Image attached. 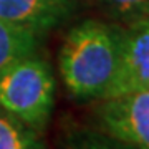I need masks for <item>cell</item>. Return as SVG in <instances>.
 <instances>
[{
    "label": "cell",
    "instance_id": "1",
    "mask_svg": "<svg viewBox=\"0 0 149 149\" xmlns=\"http://www.w3.org/2000/svg\"><path fill=\"white\" fill-rule=\"evenodd\" d=\"M121 43V23L88 18L74 25L58 53L60 74L70 95L80 101L101 100L116 74Z\"/></svg>",
    "mask_w": 149,
    "mask_h": 149
},
{
    "label": "cell",
    "instance_id": "2",
    "mask_svg": "<svg viewBox=\"0 0 149 149\" xmlns=\"http://www.w3.org/2000/svg\"><path fill=\"white\" fill-rule=\"evenodd\" d=\"M55 106V78L50 65L33 53L0 73V108L42 133Z\"/></svg>",
    "mask_w": 149,
    "mask_h": 149
},
{
    "label": "cell",
    "instance_id": "3",
    "mask_svg": "<svg viewBox=\"0 0 149 149\" xmlns=\"http://www.w3.org/2000/svg\"><path fill=\"white\" fill-rule=\"evenodd\" d=\"M95 118L100 131L138 149H149V90L103 98Z\"/></svg>",
    "mask_w": 149,
    "mask_h": 149
},
{
    "label": "cell",
    "instance_id": "4",
    "mask_svg": "<svg viewBox=\"0 0 149 149\" xmlns=\"http://www.w3.org/2000/svg\"><path fill=\"white\" fill-rule=\"evenodd\" d=\"M136 90H149V17L123 25L119 65L103 98Z\"/></svg>",
    "mask_w": 149,
    "mask_h": 149
},
{
    "label": "cell",
    "instance_id": "5",
    "mask_svg": "<svg viewBox=\"0 0 149 149\" xmlns=\"http://www.w3.org/2000/svg\"><path fill=\"white\" fill-rule=\"evenodd\" d=\"M74 10V0H0V18L28 28L42 38Z\"/></svg>",
    "mask_w": 149,
    "mask_h": 149
},
{
    "label": "cell",
    "instance_id": "6",
    "mask_svg": "<svg viewBox=\"0 0 149 149\" xmlns=\"http://www.w3.org/2000/svg\"><path fill=\"white\" fill-rule=\"evenodd\" d=\"M38 40L40 37L35 32L0 18V73L15 61L35 53Z\"/></svg>",
    "mask_w": 149,
    "mask_h": 149
},
{
    "label": "cell",
    "instance_id": "7",
    "mask_svg": "<svg viewBox=\"0 0 149 149\" xmlns=\"http://www.w3.org/2000/svg\"><path fill=\"white\" fill-rule=\"evenodd\" d=\"M0 149H43L40 133L0 108Z\"/></svg>",
    "mask_w": 149,
    "mask_h": 149
},
{
    "label": "cell",
    "instance_id": "8",
    "mask_svg": "<svg viewBox=\"0 0 149 149\" xmlns=\"http://www.w3.org/2000/svg\"><path fill=\"white\" fill-rule=\"evenodd\" d=\"M108 13L121 25L149 17V0H100Z\"/></svg>",
    "mask_w": 149,
    "mask_h": 149
},
{
    "label": "cell",
    "instance_id": "9",
    "mask_svg": "<svg viewBox=\"0 0 149 149\" xmlns=\"http://www.w3.org/2000/svg\"><path fill=\"white\" fill-rule=\"evenodd\" d=\"M66 149H138L103 131H78L68 141Z\"/></svg>",
    "mask_w": 149,
    "mask_h": 149
}]
</instances>
